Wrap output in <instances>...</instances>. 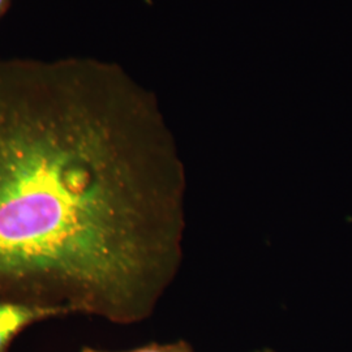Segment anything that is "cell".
<instances>
[{
    "mask_svg": "<svg viewBox=\"0 0 352 352\" xmlns=\"http://www.w3.org/2000/svg\"><path fill=\"white\" fill-rule=\"evenodd\" d=\"M186 189L155 98L122 71L0 74V300L151 317L183 260Z\"/></svg>",
    "mask_w": 352,
    "mask_h": 352,
    "instance_id": "cell-1",
    "label": "cell"
},
{
    "mask_svg": "<svg viewBox=\"0 0 352 352\" xmlns=\"http://www.w3.org/2000/svg\"><path fill=\"white\" fill-rule=\"evenodd\" d=\"M55 317L62 315L54 309L38 305L0 300V352H8L13 340L26 327Z\"/></svg>",
    "mask_w": 352,
    "mask_h": 352,
    "instance_id": "cell-2",
    "label": "cell"
},
{
    "mask_svg": "<svg viewBox=\"0 0 352 352\" xmlns=\"http://www.w3.org/2000/svg\"><path fill=\"white\" fill-rule=\"evenodd\" d=\"M81 352H195L193 347L186 340H176L173 343H149L145 346H141L133 350L126 351H104V350H97L91 347H84Z\"/></svg>",
    "mask_w": 352,
    "mask_h": 352,
    "instance_id": "cell-3",
    "label": "cell"
},
{
    "mask_svg": "<svg viewBox=\"0 0 352 352\" xmlns=\"http://www.w3.org/2000/svg\"><path fill=\"white\" fill-rule=\"evenodd\" d=\"M7 1H8V0H0V12L4 10V7H6Z\"/></svg>",
    "mask_w": 352,
    "mask_h": 352,
    "instance_id": "cell-4",
    "label": "cell"
},
{
    "mask_svg": "<svg viewBox=\"0 0 352 352\" xmlns=\"http://www.w3.org/2000/svg\"><path fill=\"white\" fill-rule=\"evenodd\" d=\"M254 352H274V351H272V350H269V349H264V350H258V351H254Z\"/></svg>",
    "mask_w": 352,
    "mask_h": 352,
    "instance_id": "cell-5",
    "label": "cell"
}]
</instances>
